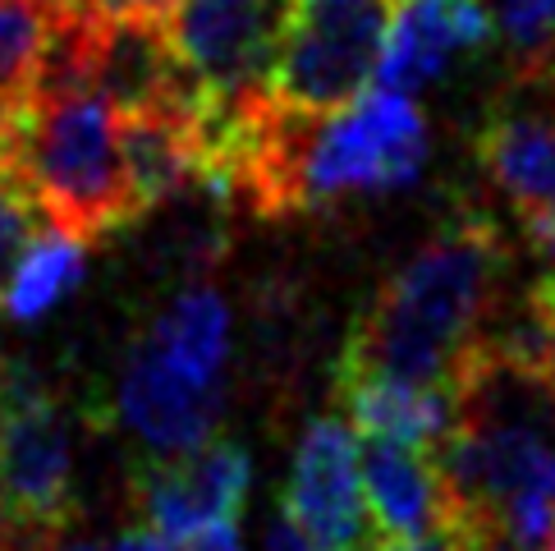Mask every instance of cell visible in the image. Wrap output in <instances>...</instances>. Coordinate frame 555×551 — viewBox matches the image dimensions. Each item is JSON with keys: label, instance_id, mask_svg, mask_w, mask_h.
I'll use <instances>...</instances> for the list:
<instances>
[{"label": "cell", "instance_id": "1", "mask_svg": "<svg viewBox=\"0 0 555 551\" xmlns=\"http://www.w3.org/2000/svg\"><path fill=\"white\" fill-rule=\"evenodd\" d=\"M454 396L460 419L436 450L450 528L495 524L542 551L555 538V377L478 341Z\"/></svg>", "mask_w": 555, "mask_h": 551}, {"label": "cell", "instance_id": "2", "mask_svg": "<svg viewBox=\"0 0 555 551\" xmlns=\"http://www.w3.org/2000/svg\"><path fill=\"white\" fill-rule=\"evenodd\" d=\"M509 253L487 216H454L353 318L335 382L390 377L454 386L501 308Z\"/></svg>", "mask_w": 555, "mask_h": 551}, {"label": "cell", "instance_id": "3", "mask_svg": "<svg viewBox=\"0 0 555 551\" xmlns=\"http://www.w3.org/2000/svg\"><path fill=\"white\" fill-rule=\"evenodd\" d=\"M10 175L55 230L83 244L143 216L125 166L120 111L88 84H37L10 106Z\"/></svg>", "mask_w": 555, "mask_h": 551}, {"label": "cell", "instance_id": "4", "mask_svg": "<svg viewBox=\"0 0 555 551\" xmlns=\"http://www.w3.org/2000/svg\"><path fill=\"white\" fill-rule=\"evenodd\" d=\"M74 423L65 405L10 368L0 382V547L55 551L74 524Z\"/></svg>", "mask_w": 555, "mask_h": 551}, {"label": "cell", "instance_id": "5", "mask_svg": "<svg viewBox=\"0 0 555 551\" xmlns=\"http://www.w3.org/2000/svg\"><path fill=\"white\" fill-rule=\"evenodd\" d=\"M390 18V0H285L271 97L304 115L359 102L382 65Z\"/></svg>", "mask_w": 555, "mask_h": 551}, {"label": "cell", "instance_id": "6", "mask_svg": "<svg viewBox=\"0 0 555 551\" xmlns=\"http://www.w3.org/2000/svg\"><path fill=\"white\" fill-rule=\"evenodd\" d=\"M281 0H175L166 37L207 102H253L271 92Z\"/></svg>", "mask_w": 555, "mask_h": 551}, {"label": "cell", "instance_id": "7", "mask_svg": "<svg viewBox=\"0 0 555 551\" xmlns=\"http://www.w3.org/2000/svg\"><path fill=\"white\" fill-rule=\"evenodd\" d=\"M478 162L524 221L555 216V51L514 65L482 120Z\"/></svg>", "mask_w": 555, "mask_h": 551}, {"label": "cell", "instance_id": "8", "mask_svg": "<svg viewBox=\"0 0 555 551\" xmlns=\"http://www.w3.org/2000/svg\"><path fill=\"white\" fill-rule=\"evenodd\" d=\"M285 520L312 551H382L386 534L372 520L359 441L340 419H312L289 460Z\"/></svg>", "mask_w": 555, "mask_h": 551}, {"label": "cell", "instance_id": "9", "mask_svg": "<svg viewBox=\"0 0 555 551\" xmlns=\"http://www.w3.org/2000/svg\"><path fill=\"white\" fill-rule=\"evenodd\" d=\"M253 491V456L230 437L175 460H156L133 478V510L162 538H197L244 515Z\"/></svg>", "mask_w": 555, "mask_h": 551}, {"label": "cell", "instance_id": "10", "mask_svg": "<svg viewBox=\"0 0 555 551\" xmlns=\"http://www.w3.org/2000/svg\"><path fill=\"white\" fill-rule=\"evenodd\" d=\"M115 405H120V419L133 427L138 441L162 460H175L216 437V423L225 413V390L193 382L147 341H138L120 372Z\"/></svg>", "mask_w": 555, "mask_h": 551}, {"label": "cell", "instance_id": "11", "mask_svg": "<svg viewBox=\"0 0 555 551\" xmlns=\"http://www.w3.org/2000/svg\"><path fill=\"white\" fill-rule=\"evenodd\" d=\"M491 37V14L482 0H404L390 18V37L376 65V88L413 97L436 84L454 55L482 47Z\"/></svg>", "mask_w": 555, "mask_h": 551}, {"label": "cell", "instance_id": "12", "mask_svg": "<svg viewBox=\"0 0 555 551\" xmlns=\"http://www.w3.org/2000/svg\"><path fill=\"white\" fill-rule=\"evenodd\" d=\"M363 491L386 542H423L450 534V497L431 450L363 437Z\"/></svg>", "mask_w": 555, "mask_h": 551}, {"label": "cell", "instance_id": "13", "mask_svg": "<svg viewBox=\"0 0 555 551\" xmlns=\"http://www.w3.org/2000/svg\"><path fill=\"white\" fill-rule=\"evenodd\" d=\"M340 405L349 409L353 427L363 437L418 446V450H441L460 419V396L454 386H413V382H390V377H345L335 382Z\"/></svg>", "mask_w": 555, "mask_h": 551}, {"label": "cell", "instance_id": "14", "mask_svg": "<svg viewBox=\"0 0 555 551\" xmlns=\"http://www.w3.org/2000/svg\"><path fill=\"white\" fill-rule=\"evenodd\" d=\"M125 166L138 203L156 207L175 198L184 184H197L203 170V148H197V106H162L120 115Z\"/></svg>", "mask_w": 555, "mask_h": 551}, {"label": "cell", "instance_id": "15", "mask_svg": "<svg viewBox=\"0 0 555 551\" xmlns=\"http://www.w3.org/2000/svg\"><path fill=\"white\" fill-rule=\"evenodd\" d=\"M147 345L162 354L166 363L189 372L203 386H221L230 363V308L216 290L197 285L184 290L162 318L152 322Z\"/></svg>", "mask_w": 555, "mask_h": 551}, {"label": "cell", "instance_id": "16", "mask_svg": "<svg viewBox=\"0 0 555 551\" xmlns=\"http://www.w3.org/2000/svg\"><path fill=\"white\" fill-rule=\"evenodd\" d=\"M61 0H0V102L18 106L42 84L65 24Z\"/></svg>", "mask_w": 555, "mask_h": 551}, {"label": "cell", "instance_id": "17", "mask_svg": "<svg viewBox=\"0 0 555 551\" xmlns=\"http://www.w3.org/2000/svg\"><path fill=\"white\" fill-rule=\"evenodd\" d=\"M83 240H74L65 230H47L42 240L28 248V258L18 262L14 281L5 290V312L14 322H33L51 312L55 304L65 299V294L78 285V276H83Z\"/></svg>", "mask_w": 555, "mask_h": 551}, {"label": "cell", "instance_id": "18", "mask_svg": "<svg viewBox=\"0 0 555 551\" xmlns=\"http://www.w3.org/2000/svg\"><path fill=\"white\" fill-rule=\"evenodd\" d=\"M42 207L33 203V193L5 170L0 175V299L14 281L18 262L28 258V248L42 240Z\"/></svg>", "mask_w": 555, "mask_h": 551}, {"label": "cell", "instance_id": "19", "mask_svg": "<svg viewBox=\"0 0 555 551\" xmlns=\"http://www.w3.org/2000/svg\"><path fill=\"white\" fill-rule=\"evenodd\" d=\"M74 14H102V18H166L175 0H61Z\"/></svg>", "mask_w": 555, "mask_h": 551}, {"label": "cell", "instance_id": "20", "mask_svg": "<svg viewBox=\"0 0 555 551\" xmlns=\"http://www.w3.org/2000/svg\"><path fill=\"white\" fill-rule=\"evenodd\" d=\"M450 542L454 551H532L528 542H519L514 534L495 524H478V528H450Z\"/></svg>", "mask_w": 555, "mask_h": 551}, {"label": "cell", "instance_id": "21", "mask_svg": "<svg viewBox=\"0 0 555 551\" xmlns=\"http://www.w3.org/2000/svg\"><path fill=\"white\" fill-rule=\"evenodd\" d=\"M382 551H454V542H450V534H441V538H423V542H386Z\"/></svg>", "mask_w": 555, "mask_h": 551}, {"label": "cell", "instance_id": "22", "mask_svg": "<svg viewBox=\"0 0 555 551\" xmlns=\"http://www.w3.org/2000/svg\"><path fill=\"white\" fill-rule=\"evenodd\" d=\"M10 170V106L0 102V175Z\"/></svg>", "mask_w": 555, "mask_h": 551}, {"label": "cell", "instance_id": "23", "mask_svg": "<svg viewBox=\"0 0 555 551\" xmlns=\"http://www.w3.org/2000/svg\"><path fill=\"white\" fill-rule=\"evenodd\" d=\"M55 551H111V547H96V542H61Z\"/></svg>", "mask_w": 555, "mask_h": 551}, {"label": "cell", "instance_id": "24", "mask_svg": "<svg viewBox=\"0 0 555 551\" xmlns=\"http://www.w3.org/2000/svg\"><path fill=\"white\" fill-rule=\"evenodd\" d=\"M5 372H10V363H5V336H0V382H5Z\"/></svg>", "mask_w": 555, "mask_h": 551}, {"label": "cell", "instance_id": "25", "mask_svg": "<svg viewBox=\"0 0 555 551\" xmlns=\"http://www.w3.org/2000/svg\"><path fill=\"white\" fill-rule=\"evenodd\" d=\"M542 551H555V538H551V542H546V547H542Z\"/></svg>", "mask_w": 555, "mask_h": 551}, {"label": "cell", "instance_id": "26", "mask_svg": "<svg viewBox=\"0 0 555 551\" xmlns=\"http://www.w3.org/2000/svg\"><path fill=\"white\" fill-rule=\"evenodd\" d=\"M0 551H5V547H0Z\"/></svg>", "mask_w": 555, "mask_h": 551}]
</instances>
